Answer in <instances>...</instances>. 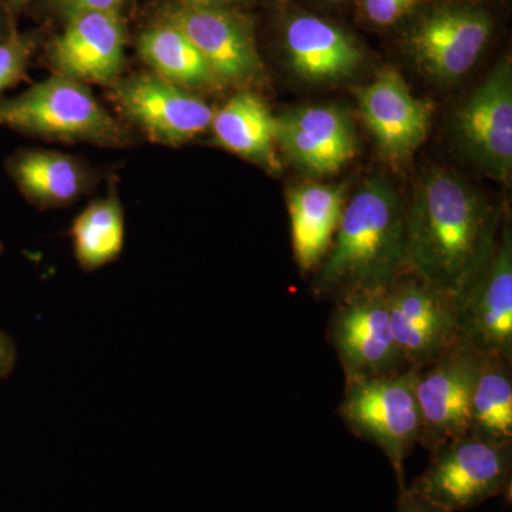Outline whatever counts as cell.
I'll use <instances>...</instances> for the list:
<instances>
[{"mask_svg": "<svg viewBox=\"0 0 512 512\" xmlns=\"http://www.w3.org/2000/svg\"><path fill=\"white\" fill-rule=\"evenodd\" d=\"M215 140L225 150L275 170L276 119L254 93L232 97L211 123Z\"/></svg>", "mask_w": 512, "mask_h": 512, "instance_id": "obj_20", "label": "cell"}, {"mask_svg": "<svg viewBox=\"0 0 512 512\" xmlns=\"http://www.w3.org/2000/svg\"><path fill=\"white\" fill-rule=\"evenodd\" d=\"M386 291H353L338 296L329 318L328 342L335 349L345 380L409 370L390 326Z\"/></svg>", "mask_w": 512, "mask_h": 512, "instance_id": "obj_6", "label": "cell"}, {"mask_svg": "<svg viewBox=\"0 0 512 512\" xmlns=\"http://www.w3.org/2000/svg\"><path fill=\"white\" fill-rule=\"evenodd\" d=\"M292 247L302 272L318 269L338 231L345 210V188L309 184L288 194Z\"/></svg>", "mask_w": 512, "mask_h": 512, "instance_id": "obj_18", "label": "cell"}, {"mask_svg": "<svg viewBox=\"0 0 512 512\" xmlns=\"http://www.w3.org/2000/svg\"><path fill=\"white\" fill-rule=\"evenodd\" d=\"M357 99L360 116L387 160L403 163L426 140L431 104L416 99L396 69L380 70Z\"/></svg>", "mask_w": 512, "mask_h": 512, "instance_id": "obj_13", "label": "cell"}, {"mask_svg": "<svg viewBox=\"0 0 512 512\" xmlns=\"http://www.w3.org/2000/svg\"><path fill=\"white\" fill-rule=\"evenodd\" d=\"M460 336L481 355L512 359V235L504 225L493 254L456 296Z\"/></svg>", "mask_w": 512, "mask_h": 512, "instance_id": "obj_10", "label": "cell"}, {"mask_svg": "<svg viewBox=\"0 0 512 512\" xmlns=\"http://www.w3.org/2000/svg\"><path fill=\"white\" fill-rule=\"evenodd\" d=\"M33 49V40L19 33L16 28L0 42V93L28 79Z\"/></svg>", "mask_w": 512, "mask_h": 512, "instance_id": "obj_24", "label": "cell"}, {"mask_svg": "<svg viewBox=\"0 0 512 512\" xmlns=\"http://www.w3.org/2000/svg\"><path fill=\"white\" fill-rule=\"evenodd\" d=\"M397 512H446L440 507L430 503L426 498L420 497L409 488L400 491L399 501H397Z\"/></svg>", "mask_w": 512, "mask_h": 512, "instance_id": "obj_28", "label": "cell"}, {"mask_svg": "<svg viewBox=\"0 0 512 512\" xmlns=\"http://www.w3.org/2000/svg\"><path fill=\"white\" fill-rule=\"evenodd\" d=\"M74 258L86 272L97 271L119 259L126 242L123 205L116 192L84 208L69 231Z\"/></svg>", "mask_w": 512, "mask_h": 512, "instance_id": "obj_23", "label": "cell"}, {"mask_svg": "<svg viewBox=\"0 0 512 512\" xmlns=\"http://www.w3.org/2000/svg\"><path fill=\"white\" fill-rule=\"evenodd\" d=\"M111 99L151 141L177 147L211 127L214 110L188 89L154 73L117 80Z\"/></svg>", "mask_w": 512, "mask_h": 512, "instance_id": "obj_9", "label": "cell"}, {"mask_svg": "<svg viewBox=\"0 0 512 512\" xmlns=\"http://www.w3.org/2000/svg\"><path fill=\"white\" fill-rule=\"evenodd\" d=\"M18 362V349L5 330L0 329V379H8Z\"/></svg>", "mask_w": 512, "mask_h": 512, "instance_id": "obj_27", "label": "cell"}, {"mask_svg": "<svg viewBox=\"0 0 512 512\" xmlns=\"http://www.w3.org/2000/svg\"><path fill=\"white\" fill-rule=\"evenodd\" d=\"M417 369L396 375L346 380L338 416L350 433L375 444L389 458L399 491L406 485L404 461L421 436Z\"/></svg>", "mask_w": 512, "mask_h": 512, "instance_id": "obj_4", "label": "cell"}, {"mask_svg": "<svg viewBox=\"0 0 512 512\" xmlns=\"http://www.w3.org/2000/svg\"><path fill=\"white\" fill-rule=\"evenodd\" d=\"M138 55L154 74L184 89H215L221 80L191 40L173 23L158 19L140 33Z\"/></svg>", "mask_w": 512, "mask_h": 512, "instance_id": "obj_21", "label": "cell"}, {"mask_svg": "<svg viewBox=\"0 0 512 512\" xmlns=\"http://www.w3.org/2000/svg\"><path fill=\"white\" fill-rule=\"evenodd\" d=\"M15 28V19L10 16L8 9L5 8L2 0H0V42L5 40Z\"/></svg>", "mask_w": 512, "mask_h": 512, "instance_id": "obj_29", "label": "cell"}, {"mask_svg": "<svg viewBox=\"0 0 512 512\" xmlns=\"http://www.w3.org/2000/svg\"><path fill=\"white\" fill-rule=\"evenodd\" d=\"M178 3L192 6H217V8H231L245 0H177Z\"/></svg>", "mask_w": 512, "mask_h": 512, "instance_id": "obj_30", "label": "cell"}, {"mask_svg": "<svg viewBox=\"0 0 512 512\" xmlns=\"http://www.w3.org/2000/svg\"><path fill=\"white\" fill-rule=\"evenodd\" d=\"M468 153L487 173L508 180L512 168V74L501 63L458 113Z\"/></svg>", "mask_w": 512, "mask_h": 512, "instance_id": "obj_15", "label": "cell"}, {"mask_svg": "<svg viewBox=\"0 0 512 512\" xmlns=\"http://www.w3.org/2000/svg\"><path fill=\"white\" fill-rule=\"evenodd\" d=\"M128 0H50V6L64 20L87 12H117L126 6Z\"/></svg>", "mask_w": 512, "mask_h": 512, "instance_id": "obj_26", "label": "cell"}, {"mask_svg": "<svg viewBox=\"0 0 512 512\" xmlns=\"http://www.w3.org/2000/svg\"><path fill=\"white\" fill-rule=\"evenodd\" d=\"M173 23L197 47L222 83L254 82L264 70L247 20L231 8L173 3L161 18Z\"/></svg>", "mask_w": 512, "mask_h": 512, "instance_id": "obj_11", "label": "cell"}, {"mask_svg": "<svg viewBox=\"0 0 512 512\" xmlns=\"http://www.w3.org/2000/svg\"><path fill=\"white\" fill-rule=\"evenodd\" d=\"M335 2H338V0H335Z\"/></svg>", "mask_w": 512, "mask_h": 512, "instance_id": "obj_34", "label": "cell"}, {"mask_svg": "<svg viewBox=\"0 0 512 512\" xmlns=\"http://www.w3.org/2000/svg\"><path fill=\"white\" fill-rule=\"evenodd\" d=\"M409 265L424 281L457 296L493 254L494 212L451 174H430L406 212Z\"/></svg>", "mask_w": 512, "mask_h": 512, "instance_id": "obj_1", "label": "cell"}, {"mask_svg": "<svg viewBox=\"0 0 512 512\" xmlns=\"http://www.w3.org/2000/svg\"><path fill=\"white\" fill-rule=\"evenodd\" d=\"M491 35L487 13L446 8L426 16L410 33L409 46L424 72L436 79H460L476 64Z\"/></svg>", "mask_w": 512, "mask_h": 512, "instance_id": "obj_14", "label": "cell"}, {"mask_svg": "<svg viewBox=\"0 0 512 512\" xmlns=\"http://www.w3.org/2000/svg\"><path fill=\"white\" fill-rule=\"evenodd\" d=\"M0 127L29 136L120 147L127 133L87 84L55 76L25 93L0 100Z\"/></svg>", "mask_w": 512, "mask_h": 512, "instance_id": "obj_3", "label": "cell"}, {"mask_svg": "<svg viewBox=\"0 0 512 512\" xmlns=\"http://www.w3.org/2000/svg\"><path fill=\"white\" fill-rule=\"evenodd\" d=\"M468 434L512 443V359L484 355L470 403Z\"/></svg>", "mask_w": 512, "mask_h": 512, "instance_id": "obj_22", "label": "cell"}, {"mask_svg": "<svg viewBox=\"0 0 512 512\" xmlns=\"http://www.w3.org/2000/svg\"><path fill=\"white\" fill-rule=\"evenodd\" d=\"M484 355L460 338L429 365L417 369L421 413L419 444L429 453L468 434L470 403Z\"/></svg>", "mask_w": 512, "mask_h": 512, "instance_id": "obj_8", "label": "cell"}, {"mask_svg": "<svg viewBox=\"0 0 512 512\" xmlns=\"http://www.w3.org/2000/svg\"><path fill=\"white\" fill-rule=\"evenodd\" d=\"M293 70L312 82L349 76L362 62V50L342 29L316 16H298L285 29Z\"/></svg>", "mask_w": 512, "mask_h": 512, "instance_id": "obj_17", "label": "cell"}, {"mask_svg": "<svg viewBox=\"0 0 512 512\" xmlns=\"http://www.w3.org/2000/svg\"><path fill=\"white\" fill-rule=\"evenodd\" d=\"M8 173L23 197L39 208L72 204L92 183L79 160L57 151H22L8 161Z\"/></svg>", "mask_w": 512, "mask_h": 512, "instance_id": "obj_19", "label": "cell"}, {"mask_svg": "<svg viewBox=\"0 0 512 512\" xmlns=\"http://www.w3.org/2000/svg\"><path fill=\"white\" fill-rule=\"evenodd\" d=\"M394 339L409 369L434 362L461 338L456 296L404 271L386 291Z\"/></svg>", "mask_w": 512, "mask_h": 512, "instance_id": "obj_7", "label": "cell"}, {"mask_svg": "<svg viewBox=\"0 0 512 512\" xmlns=\"http://www.w3.org/2000/svg\"><path fill=\"white\" fill-rule=\"evenodd\" d=\"M410 491L446 512L466 511L495 497L511 500L512 443L466 434L434 448Z\"/></svg>", "mask_w": 512, "mask_h": 512, "instance_id": "obj_5", "label": "cell"}, {"mask_svg": "<svg viewBox=\"0 0 512 512\" xmlns=\"http://www.w3.org/2000/svg\"><path fill=\"white\" fill-rule=\"evenodd\" d=\"M417 0H365L367 18L379 26L399 22L416 6Z\"/></svg>", "mask_w": 512, "mask_h": 512, "instance_id": "obj_25", "label": "cell"}, {"mask_svg": "<svg viewBox=\"0 0 512 512\" xmlns=\"http://www.w3.org/2000/svg\"><path fill=\"white\" fill-rule=\"evenodd\" d=\"M409 268L406 211L389 185L372 180L343 210L313 288L320 296L386 291Z\"/></svg>", "mask_w": 512, "mask_h": 512, "instance_id": "obj_2", "label": "cell"}, {"mask_svg": "<svg viewBox=\"0 0 512 512\" xmlns=\"http://www.w3.org/2000/svg\"><path fill=\"white\" fill-rule=\"evenodd\" d=\"M2 252H3V245L0 244V254H2Z\"/></svg>", "mask_w": 512, "mask_h": 512, "instance_id": "obj_32", "label": "cell"}, {"mask_svg": "<svg viewBox=\"0 0 512 512\" xmlns=\"http://www.w3.org/2000/svg\"><path fill=\"white\" fill-rule=\"evenodd\" d=\"M276 143L313 174L339 171L356 154L352 124L335 107H306L276 119Z\"/></svg>", "mask_w": 512, "mask_h": 512, "instance_id": "obj_16", "label": "cell"}, {"mask_svg": "<svg viewBox=\"0 0 512 512\" xmlns=\"http://www.w3.org/2000/svg\"><path fill=\"white\" fill-rule=\"evenodd\" d=\"M126 43L121 13H80L66 19L47 49V60L59 76L111 87L123 72Z\"/></svg>", "mask_w": 512, "mask_h": 512, "instance_id": "obj_12", "label": "cell"}, {"mask_svg": "<svg viewBox=\"0 0 512 512\" xmlns=\"http://www.w3.org/2000/svg\"><path fill=\"white\" fill-rule=\"evenodd\" d=\"M279 3H285L288 2V0H278Z\"/></svg>", "mask_w": 512, "mask_h": 512, "instance_id": "obj_33", "label": "cell"}, {"mask_svg": "<svg viewBox=\"0 0 512 512\" xmlns=\"http://www.w3.org/2000/svg\"><path fill=\"white\" fill-rule=\"evenodd\" d=\"M5 8L8 9L10 16L15 19L16 15H19L20 12H23L30 3L35 2V0H2Z\"/></svg>", "mask_w": 512, "mask_h": 512, "instance_id": "obj_31", "label": "cell"}]
</instances>
